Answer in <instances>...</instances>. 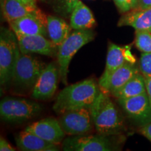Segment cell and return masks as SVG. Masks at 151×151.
<instances>
[{
  "instance_id": "1",
  "label": "cell",
  "mask_w": 151,
  "mask_h": 151,
  "mask_svg": "<svg viewBox=\"0 0 151 151\" xmlns=\"http://www.w3.org/2000/svg\"><path fill=\"white\" fill-rule=\"evenodd\" d=\"M101 92L99 84L92 79L67 86L61 90L56 98L52 109L58 114L80 108H88Z\"/></svg>"
},
{
  "instance_id": "2",
  "label": "cell",
  "mask_w": 151,
  "mask_h": 151,
  "mask_svg": "<svg viewBox=\"0 0 151 151\" xmlns=\"http://www.w3.org/2000/svg\"><path fill=\"white\" fill-rule=\"evenodd\" d=\"M89 110L96 131L99 134L116 135L123 129V119L108 93L101 90Z\"/></svg>"
},
{
  "instance_id": "3",
  "label": "cell",
  "mask_w": 151,
  "mask_h": 151,
  "mask_svg": "<svg viewBox=\"0 0 151 151\" xmlns=\"http://www.w3.org/2000/svg\"><path fill=\"white\" fill-rule=\"evenodd\" d=\"M18 37L14 31L1 27L0 32V83L4 86L12 81L20 54Z\"/></svg>"
},
{
  "instance_id": "4",
  "label": "cell",
  "mask_w": 151,
  "mask_h": 151,
  "mask_svg": "<svg viewBox=\"0 0 151 151\" xmlns=\"http://www.w3.org/2000/svg\"><path fill=\"white\" fill-rule=\"evenodd\" d=\"M94 36L95 34L90 29L75 30L59 46L58 62L60 76L65 85L67 84V74L71 59L79 49L93 40Z\"/></svg>"
},
{
  "instance_id": "5",
  "label": "cell",
  "mask_w": 151,
  "mask_h": 151,
  "mask_svg": "<svg viewBox=\"0 0 151 151\" xmlns=\"http://www.w3.org/2000/svg\"><path fill=\"white\" fill-rule=\"evenodd\" d=\"M46 67L44 62L35 57L20 52L15 67L12 81L22 89H33Z\"/></svg>"
},
{
  "instance_id": "6",
  "label": "cell",
  "mask_w": 151,
  "mask_h": 151,
  "mask_svg": "<svg viewBox=\"0 0 151 151\" xmlns=\"http://www.w3.org/2000/svg\"><path fill=\"white\" fill-rule=\"evenodd\" d=\"M41 109V106L35 101L6 97L0 103V116L4 121L20 122L37 116Z\"/></svg>"
},
{
  "instance_id": "7",
  "label": "cell",
  "mask_w": 151,
  "mask_h": 151,
  "mask_svg": "<svg viewBox=\"0 0 151 151\" xmlns=\"http://www.w3.org/2000/svg\"><path fill=\"white\" fill-rule=\"evenodd\" d=\"M60 124L65 134L76 136L90 133L93 129V122L88 108L66 111L62 114Z\"/></svg>"
},
{
  "instance_id": "8",
  "label": "cell",
  "mask_w": 151,
  "mask_h": 151,
  "mask_svg": "<svg viewBox=\"0 0 151 151\" xmlns=\"http://www.w3.org/2000/svg\"><path fill=\"white\" fill-rule=\"evenodd\" d=\"M109 136L76 135L65 139L62 149L65 151H111L117 150Z\"/></svg>"
},
{
  "instance_id": "9",
  "label": "cell",
  "mask_w": 151,
  "mask_h": 151,
  "mask_svg": "<svg viewBox=\"0 0 151 151\" xmlns=\"http://www.w3.org/2000/svg\"><path fill=\"white\" fill-rule=\"evenodd\" d=\"M118 103L127 116L143 127L151 122V105L146 92L126 99H118Z\"/></svg>"
},
{
  "instance_id": "10",
  "label": "cell",
  "mask_w": 151,
  "mask_h": 151,
  "mask_svg": "<svg viewBox=\"0 0 151 151\" xmlns=\"http://www.w3.org/2000/svg\"><path fill=\"white\" fill-rule=\"evenodd\" d=\"M59 77V69L53 63L46 65L34 86L32 97L38 100L51 98L56 92Z\"/></svg>"
},
{
  "instance_id": "11",
  "label": "cell",
  "mask_w": 151,
  "mask_h": 151,
  "mask_svg": "<svg viewBox=\"0 0 151 151\" xmlns=\"http://www.w3.org/2000/svg\"><path fill=\"white\" fill-rule=\"evenodd\" d=\"M139 73V67L134 63L127 62L111 73L104 82L99 83V88L101 91L113 94Z\"/></svg>"
},
{
  "instance_id": "12",
  "label": "cell",
  "mask_w": 151,
  "mask_h": 151,
  "mask_svg": "<svg viewBox=\"0 0 151 151\" xmlns=\"http://www.w3.org/2000/svg\"><path fill=\"white\" fill-rule=\"evenodd\" d=\"M22 53H38L46 56H55L57 54L55 45L51 40L43 35H16Z\"/></svg>"
},
{
  "instance_id": "13",
  "label": "cell",
  "mask_w": 151,
  "mask_h": 151,
  "mask_svg": "<svg viewBox=\"0 0 151 151\" xmlns=\"http://www.w3.org/2000/svg\"><path fill=\"white\" fill-rule=\"evenodd\" d=\"M25 130L55 144H59L65 136L60 122L54 118H45L34 122Z\"/></svg>"
},
{
  "instance_id": "14",
  "label": "cell",
  "mask_w": 151,
  "mask_h": 151,
  "mask_svg": "<svg viewBox=\"0 0 151 151\" xmlns=\"http://www.w3.org/2000/svg\"><path fill=\"white\" fill-rule=\"evenodd\" d=\"M1 9L4 18L8 22L25 16H33L47 23L48 16L37 6L26 4L18 0H2Z\"/></svg>"
},
{
  "instance_id": "15",
  "label": "cell",
  "mask_w": 151,
  "mask_h": 151,
  "mask_svg": "<svg viewBox=\"0 0 151 151\" xmlns=\"http://www.w3.org/2000/svg\"><path fill=\"white\" fill-rule=\"evenodd\" d=\"M127 62L132 63H134L135 62L134 58L129 50L122 47L117 46L114 43H109L105 71L99 78L98 84L104 82L111 73Z\"/></svg>"
},
{
  "instance_id": "16",
  "label": "cell",
  "mask_w": 151,
  "mask_h": 151,
  "mask_svg": "<svg viewBox=\"0 0 151 151\" xmlns=\"http://www.w3.org/2000/svg\"><path fill=\"white\" fill-rule=\"evenodd\" d=\"M9 23L16 35H48L47 23L36 16H25Z\"/></svg>"
},
{
  "instance_id": "17",
  "label": "cell",
  "mask_w": 151,
  "mask_h": 151,
  "mask_svg": "<svg viewBox=\"0 0 151 151\" xmlns=\"http://www.w3.org/2000/svg\"><path fill=\"white\" fill-rule=\"evenodd\" d=\"M16 144L20 150L25 151H58V144L48 142L35 134L24 130L16 137Z\"/></svg>"
},
{
  "instance_id": "18",
  "label": "cell",
  "mask_w": 151,
  "mask_h": 151,
  "mask_svg": "<svg viewBox=\"0 0 151 151\" xmlns=\"http://www.w3.org/2000/svg\"><path fill=\"white\" fill-rule=\"evenodd\" d=\"M118 26H130L136 31H151V8L132 9L120 17Z\"/></svg>"
},
{
  "instance_id": "19",
  "label": "cell",
  "mask_w": 151,
  "mask_h": 151,
  "mask_svg": "<svg viewBox=\"0 0 151 151\" xmlns=\"http://www.w3.org/2000/svg\"><path fill=\"white\" fill-rule=\"evenodd\" d=\"M70 25L75 30L91 29L96 25L92 11L80 0L71 14Z\"/></svg>"
},
{
  "instance_id": "20",
  "label": "cell",
  "mask_w": 151,
  "mask_h": 151,
  "mask_svg": "<svg viewBox=\"0 0 151 151\" xmlns=\"http://www.w3.org/2000/svg\"><path fill=\"white\" fill-rule=\"evenodd\" d=\"M71 25H69L63 19L56 16H48L47 31L50 39L55 46H59L70 35Z\"/></svg>"
},
{
  "instance_id": "21",
  "label": "cell",
  "mask_w": 151,
  "mask_h": 151,
  "mask_svg": "<svg viewBox=\"0 0 151 151\" xmlns=\"http://www.w3.org/2000/svg\"><path fill=\"white\" fill-rule=\"evenodd\" d=\"M146 92L144 76L141 73H137L120 90L112 95L118 99H126L140 95Z\"/></svg>"
},
{
  "instance_id": "22",
  "label": "cell",
  "mask_w": 151,
  "mask_h": 151,
  "mask_svg": "<svg viewBox=\"0 0 151 151\" xmlns=\"http://www.w3.org/2000/svg\"><path fill=\"white\" fill-rule=\"evenodd\" d=\"M134 43L141 52H151V31H136Z\"/></svg>"
},
{
  "instance_id": "23",
  "label": "cell",
  "mask_w": 151,
  "mask_h": 151,
  "mask_svg": "<svg viewBox=\"0 0 151 151\" xmlns=\"http://www.w3.org/2000/svg\"><path fill=\"white\" fill-rule=\"evenodd\" d=\"M79 0H53V9L62 16L70 15Z\"/></svg>"
},
{
  "instance_id": "24",
  "label": "cell",
  "mask_w": 151,
  "mask_h": 151,
  "mask_svg": "<svg viewBox=\"0 0 151 151\" xmlns=\"http://www.w3.org/2000/svg\"><path fill=\"white\" fill-rule=\"evenodd\" d=\"M139 68L140 73L143 76H151V52L141 53Z\"/></svg>"
},
{
  "instance_id": "25",
  "label": "cell",
  "mask_w": 151,
  "mask_h": 151,
  "mask_svg": "<svg viewBox=\"0 0 151 151\" xmlns=\"http://www.w3.org/2000/svg\"><path fill=\"white\" fill-rule=\"evenodd\" d=\"M120 13L125 14L132 10L131 0H113Z\"/></svg>"
},
{
  "instance_id": "26",
  "label": "cell",
  "mask_w": 151,
  "mask_h": 151,
  "mask_svg": "<svg viewBox=\"0 0 151 151\" xmlns=\"http://www.w3.org/2000/svg\"><path fill=\"white\" fill-rule=\"evenodd\" d=\"M0 150L1 151H14L16 150L14 147L9 144V143L4 138L0 139Z\"/></svg>"
},
{
  "instance_id": "27",
  "label": "cell",
  "mask_w": 151,
  "mask_h": 151,
  "mask_svg": "<svg viewBox=\"0 0 151 151\" xmlns=\"http://www.w3.org/2000/svg\"><path fill=\"white\" fill-rule=\"evenodd\" d=\"M140 132L145 137H146L149 141H151V122L142 127Z\"/></svg>"
},
{
  "instance_id": "28",
  "label": "cell",
  "mask_w": 151,
  "mask_h": 151,
  "mask_svg": "<svg viewBox=\"0 0 151 151\" xmlns=\"http://www.w3.org/2000/svg\"><path fill=\"white\" fill-rule=\"evenodd\" d=\"M151 8V0H139L137 9H146Z\"/></svg>"
},
{
  "instance_id": "29",
  "label": "cell",
  "mask_w": 151,
  "mask_h": 151,
  "mask_svg": "<svg viewBox=\"0 0 151 151\" xmlns=\"http://www.w3.org/2000/svg\"><path fill=\"white\" fill-rule=\"evenodd\" d=\"M145 83H146V94L148 95L149 101H150L151 105V76L144 77Z\"/></svg>"
},
{
  "instance_id": "30",
  "label": "cell",
  "mask_w": 151,
  "mask_h": 151,
  "mask_svg": "<svg viewBox=\"0 0 151 151\" xmlns=\"http://www.w3.org/2000/svg\"><path fill=\"white\" fill-rule=\"evenodd\" d=\"M18 1L26 4L37 6V0H18Z\"/></svg>"
},
{
  "instance_id": "31",
  "label": "cell",
  "mask_w": 151,
  "mask_h": 151,
  "mask_svg": "<svg viewBox=\"0 0 151 151\" xmlns=\"http://www.w3.org/2000/svg\"><path fill=\"white\" fill-rule=\"evenodd\" d=\"M138 2H139V0H131L132 3V9H137Z\"/></svg>"
}]
</instances>
